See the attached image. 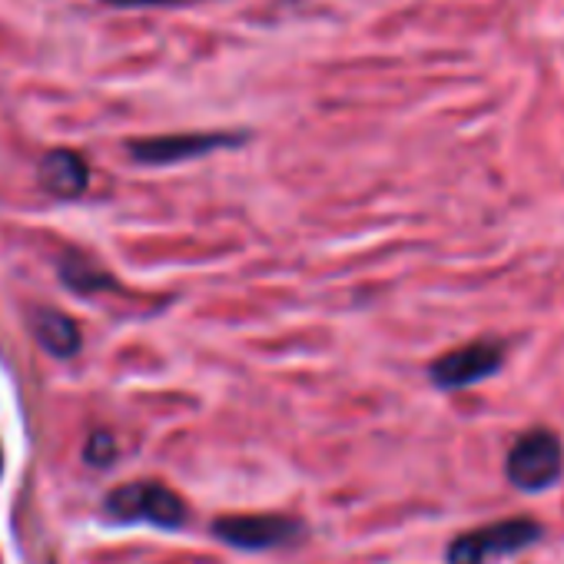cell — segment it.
Returning a JSON list of instances; mask_svg holds the SVG:
<instances>
[{
  "mask_svg": "<svg viewBox=\"0 0 564 564\" xmlns=\"http://www.w3.org/2000/svg\"><path fill=\"white\" fill-rule=\"evenodd\" d=\"M501 359H505L501 343L478 339V343H468V346L452 349L442 359H435L429 376L438 389H465V386H475V382L495 376L501 369Z\"/></svg>",
  "mask_w": 564,
  "mask_h": 564,
  "instance_id": "4",
  "label": "cell"
},
{
  "mask_svg": "<svg viewBox=\"0 0 564 564\" xmlns=\"http://www.w3.org/2000/svg\"><path fill=\"white\" fill-rule=\"evenodd\" d=\"M113 455H117V445H113V438L107 432H97L87 442V462L90 465H107V462H113Z\"/></svg>",
  "mask_w": 564,
  "mask_h": 564,
  "instance_id": "10",
  "label": "cell"
},
{
  "mask_svg": "<svg viewBox=\"0 0 564 564\" xmlns=\"http://www.w3.org/2000/svg\"><path fill=\"white\" fill-rule=\"evenodd\" d=\"M107 514L117 521H150L160 528H180L186 518L183 498L160 481H130L107 495Z\"/></svg>",
  "mask_w": 564,
  "mask_h": 564,
  "instance_id": "3",
  "label": "cell"
},
{
  "mask_svg": "<svg viewBox=\"0 0 564 564\" xmlns=\"http://www.w3.org/2000/svg\"><path fill=\"white\" fill-rule=\"evenodd\" d=\"M31 329H34L37 343L57 359H70V356L80 352V343H84L80 326L61 310H34L31 313Z\"/></svg>",
  "mask_w": 564,
  "mask_h": 564,
  "instance_id": "8",
  "label": "cell"
},
{
  "mask_svg": "<svg viewBox=\"0 0 564 564\" xmlns=\"http://www.w3.org/2000/svg\"><path fill=\"white\" fill-rule=\"evenodd\" d=\"M41 183L61 199H77L90 186V166L77 150H51L41 160Z\"/></svg>",
  "mask_w": 564,
  "mask_h": 564,
  "instance_id": "7",
  "label": "cell"
},
{
  "mask_svg": "<svg viewBox=\"0 0 564 564\" xmlns=\"http://www.w3.org/2000/svg\"><path fill=\"white\" fill-rule=\"evenodd\" d=\"M213 531L229 541L232 547L242 551H265V547H279L290 544L293 538H300V521L282 518V514H226L213 524Z\"/></svg>",
  "mask_w": 564,
  "mask_h": 564,
  "instance_id": "5",
  "label": "cell"
},
{
  "mask_svg": "<svg viewBox=\"0 0 564 564\" xmlns=\"http://www.w3.org/2000/svg\"><path fill=\"white\" fill-rule=\"evenodd\" d=\"M61 279L67 282L70 290H77V293H97V290H104V286H113V279H110L100 265H94L90 259H84V256H77V252L64 256V262H61Z\"/></svg>",
  "mask_w": 564,
  "mask_h": 564,
  "instance_id": "9",
  "label": "cell"
},
{
  "mask_svg": "<svg viewBox=\"0 0 564 564\" xmlns=\"http://www.w3.org/2000/svg\"><path fill=\"white\" fill-rule=\"evenodd\" d=\"M107 4L133 11V8H176V4H183V0H107Z\"/></svg>",
  "mask_w": 564,
  "mask_h": 564,
  "instance_id": "11",
  "label": "cell"
},
{
  "mask_svg": "<svg viewBox=\"0 0 564 564\" xmlns=\"http://www.w3.org/2000/svg\"><path fill=\"white\" fill-rule=\"evenodd\" d=\"M239 133H176V137H153L130 143V156L140 163H180L186 156H203L209 150L236 147Z\"/></svg>",
  "mask_w": 564,
  "mask_h": 564,
  "instance_id": "6",
  "label": "cell"
},
{
  "mask_svg": "<svg viewBox=\"0 0 564 564\" xmlns=\"http://www.w3.org/2000/svg\"><path fill=\"white\" fill-rule=\"evenodd\" d=\"M541 538V524L531 518H508L488 528H475L448 544V564H495L508 554H518Z\"/></svg>",
  "mask_w": 564,
  "mask_h": 564,
  "instance_id": "2",
  "label": "cell"
},
{
  "mask_svg": "<svg viewBox=\"0 0 564 564\" xmlns=\"http://www.w3.org/2000/svg\"><path fill=\"white\" fill-rule=\"evenodd\" d=\"M564 448L551 429H528L508 452L505 471L508 481L521 491H544L561 478Z\"/></svg>",
  "mask_w": 564,
  "mask_h": 564,
  "instance_id": "1",
  "label": "cell"
},
{
  "mask_svg": "<svg viewBox=\"0 0 564 564\" xmlns=\"http://www.w3.org/2000/svg\"><path fill=\"white\" fill-rule=\"evenodd\" d=\"M0 465H4V452H0Z\"/></svg>",
  "mask_w": 564,
  "mask_h": 564,
  "instance_id": "12",
  "label": "cell"
}]
</instances>
